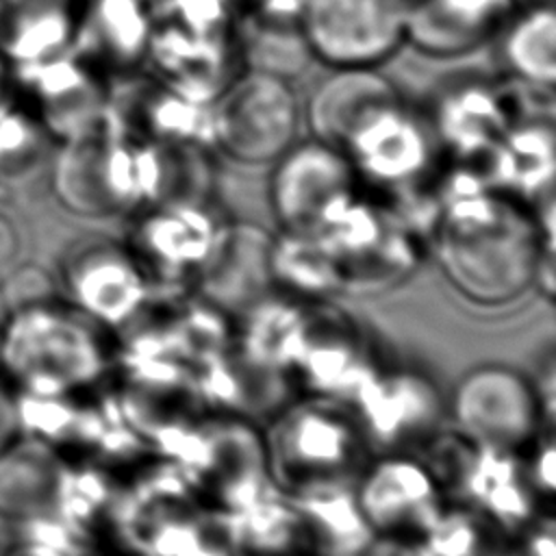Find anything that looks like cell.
<instances>
[{"label":"cell","mask_w":556,"mask_h":556,"mask_svg":"<svg viewBox=\"0 0 556 556\" xmlns=\"http://www.w3.org/2000/svg\"><path fill=\"white\" fill-rule=\"evenodd\" d=\"M430 243L458 300L484 313L510 308L534 289L539 256H554V195L534 208L495 189L454 198Z\"/></svg>","instance_id":"1"},{"label":"cell","mask_w":556,"mask_h":556,"mask_svg":"<svg viewBox=\"0 0 556 556\" xmlns=\"http://www.w3.org/2000/svg\"><path fill=\"white\" fill-rule=\"evenodd\" d=\"M109 337L76 306L35 302L0 324V367L26 395H74L113 367Z\"/></svg>","instance_id":"2"},{"label":"cell","mask_w":556,"mask_h":556,"mask_svg":"<svg viewBox=\"0 0 556 556\" xmlns=\"http://www.w3.org/2000/svg\"><path fill=\"white\" fill-rule=\"evenodd\" d=\"M267 471L285 497L354 486L374 450L345 402L295 395L263 428Z\"/></svg>","instance_id":"3"},{"label":"cell","mask_w":556,"mask_h":556,"mask_svg":"<svg viewBox=\"0 0 556 556\" xmlns=\"http://www.w3.org/2000/svg\"><path fill=\"white\" fill-rule=\"evenodd\" d=\"M195 506L226 521L276 489L269 480L261 426L213 413L193 424L172 454Z\"/></svg>","instance_id":"4"},{"label":"cell","mask_w":556,"mask_h":556,"mask_svg":"<svg viewBox=\"0 0 556 556\" xmlns=\"http://www.w3.org/2000/svg\"><path fill=\"white\" fill-rule=\"evenodd\" d=\"M52 185L59 202L80 217L139 213L135 139L109 100L63 141Z\"/></svg>","instance_id":"5"},{"label":"cell","mask_w":556,"mask_h":556,"mask_svg":"<svg viewBox=\"0 0 556 556\" xmlns=\"http://www.w3.org/2000/svg\"><path fill=\"white\" fill-rule=\"evenodd\" d=\"M213 150L239 165L274 163L298 141L300 102L291 80L239 72L208 104Z\"/></svg>","instance_id":"6"},{"label":"cell","mask_w":556,"mask_h":556,"mask_svg":"<svg viewBox=\"0 0 556 556\" xmlns=\"http://www.w3.org/2000/svg\"><path fill=\"white\" fill-rule=\"evenodd\" d=\"M450 426L476 445L523 454L547 421L534 380L506 363H480L467 369L445 404Z\"/></svg>","instance_id":"7"},{"label":"cell","mask_w":556,"mask_h":556,"mask_svg":"<svg viewBox=\"0 0 556 556\" xmlns=\"http://www.w3.org/2000/svg\"><path fill=\"white\" fill-rule=\"evenodd\" d=\"M382 367L365 328L330 300L308 302L282 374L293 395L350 402Z\"/></svg>","instance_id":"8"},{"label":"cell","mask_w":556,"mask_h":556,"mask_svg":"<svg viewBox=\"0 0 556 556\" xmlns=\"http://www.w3.org/2000/svg\"><path fill=\"white\" fill-rule=\"evenodd\" d=\"M358 176L348 156L326 141H295L274 163L267 200L278 232L319 235L356 198Z\"/></svg>","instance_id":"9"},{"label":"cell","mask_w":556,"mask_h":556,"mask_svg":"<svg viewBox=\"0 0 556 556\" xmlns=\"http://www.w3.org/2000/svg\"><path fill=\"white\" fill-rule=\"evenodd\" d=\"M337 263L343 293H378L408 278L419 261L421 241L382 204L361 195L319 235Z\"/></svg>","instance_id":"10"},{"label":"cell","mask_w":556,"mask_h":556,"mask_svg":"<svg viewBox=\"0 0 556 556\" xmlns=\"http://www.w3.org/2000/svg\"><path fill=\"white\" fill-rule=\"evenodd\" d=\"M408 0H306L300 28L330 70L380 67L406 46Z\"/></svg>","instance_id":"11"},{"label":"cell","mask_w":556,"mask_h":556,"mask_svg":"<svg viewBox=\"0 0 556 556\" xmlns=\"http://www.w3.org/2000/svg\"><path fill=\"white\" fill-rule=\"evenodd\" d=\"M224 222L208 200L156 204L132 215L124 245L154 287L189 291Z\"/></svg>","instance_id":"12"},{"label":"cell","mask_w":556,"mask_h":556,"mask_svg":"<svg viewBox=\"0 0 556 556\" xmlns=\"http://www.w3.org/2000/svg\"><path fill=\"white\" fill-rule=\"evenodd\" d=\"M374 454L419 452L445 424V402L421 371L382 365L348 402Z\"/></svg>","instance_id":"13"},{"label":"cell","mask_w":556,"mask_h":556,"mask_svg":"<svg viewBox=\"0 0 556 556\" xmlns=\"http://www.w3.org/2000/svg\"><path fill=\"white\" fill-rule=\"evenodd\" d=\"M354 497L374 536L424 541L447 504L417 452L374 454L354 484Z\"/></svg>","instance_id":"14"},{"label":"cell","mask_w":556,"mask_h":556,"mask_svg":"<svg viewBox=\"0 0 556 556\" xmlns=\"http://www.w3.org/2000/svg\"><path fill=\"white\" fill-rule=\"evenodd\" d=\"M358 178L400 191L421 182L434 167L437 137L424 117L393 102L369 115L341 146Z\"/></svg>","instance_id":"15"},{"label":"cell","mask_w":556,"mask_h":556,"mask_svg":"<svg viewBox=\"0 0 556 556\" xmlns=\"http://www.w3.org/2000/svg\"><path fill=\"white\" fill-rule=\"evenodd\" d=\"M72 306L111 332L126 326L152 298L154 285L124 243L96 241L72 254L65 267Z\"/></svg>","instance_id":"16"},{"label":"cell","mask_w":556,"mask_h":556,"mask_svg":"<svg viewBox=\"0 0 556 556\" xmlns=\"http://www.w3.org/2000/svg\"><path fill=\"white\" fill-rule=\"evenodd\" d=\"M271 241L274 235L252 222L226 219L189 293L237 321L252 304L274 291Z\"/></svg>","instance_id":"17"},{"label":"cell","mask_w":556,"mask_h":556,"mask_svg":"<svg viewBox=\"0 0 556 556\" xmlns=\"http://www.w3.org/2000/svg\"><path fill=\"white\" fill-rule=\"evenodd\" d=\"M243 63L237 35L202 37L174 24L154 22L146 63L152 76L182 98L208 106L239 74L232 65Z\"/></svg>","instance_id":"18"},{"label":"cell","mask_w":556,"mask_h":556,"mask_svg":"<svg viewBox=\"0 0 556 556\" xmlns=\"http://www.w3.org/2000/svg\"><path fill=\"white\" fill-rule=\"evenodd\" d=\"M513 0H408L406 46L428 59H460L491 41Z\"/></svg>","instance_id":"19"},{"label":"cell","mask_w":556,"mask_h":556,"mask_svg":"<svg viewBox=\"0 0 556 556\" xmlns=\"http://www.w3.org/2000/svg\"><path fill=\"white\" fill-rule=\"evenodd\" d=\"M109 102L135 137L213 150L208 106L182 98L154 76H124L122 89L109 96Z\"/></svg>","instance_id":"20"},{"label":"cell","mask_w":556,"mask_h":556,"mask_svg":"<svg viewBox=\"0 0 556 556\" xmlns=\"http://www.w3.org/2000/svg\"><path fill=\"white\" fill-rule=\"evenodd\" d=\"M400 100V89L378 67L332 70L311 93L304 117L315 139L341 150L369 115Z\"/></svg>","instance_id":"21"},{"label":"cell","mask_w":556,"mask_h":556,"mask_svg":"<svg viewBox=\"0 0 556 556\" xmlns=\"http://www.w3.org/2000/svg\"><path fill=\"white\" fill-rule=\"evenodd\" d=\"M515 124L506 87L489 80H463L450 87L434 106L430 126L437 141L467 161L504 137Z\"/></svg>","instance_id":"22"},{"label":"cell","mask_w":556,"mask_h":556,"mask_svg":"<svg viewBox=\"0 0 556 556\" xmlns=\"http://www.w3.org/2000/svg\"><path fill=\"white\" fill-rule=\"evenodd\" d=\"M30 87L39 100L41 117L63 141L87 126L106 104L109 91L96 78L91 65L67 52L26 65Z\"/></svg>","instance_id":"23"},{"label":"cell","mask_w":556,"mask_h":556,"mask_svg":"<svg viewBox=\"0 0 556 556\" xmlns=\"http://www.w3.org/2000/svg\"><path fill=\"white\" fill-rule=\"evenodd\" d=\"M152 28L150 4L141 0H87L76 39L87 41L89 59L128 76L146 63Z\"/></svg>","instance_id":"24"},{"label":"cell","mask_w":556,"mask_h":556,"mask_svg":"<svg viewBox=\"0 0 556 556\" xmlns=\"http://www.w3.org/2000/svg\"><path fill=\"white\" fill-rule=\"evenodd\" d=\"M78 0H0V50L22 67L48 61L74 46Z\"/></svg>","instance_id":"25"},{"label":"cell","mask_w":556,"mask_h":556,"mask_svg":"<svg viewBox=\"0 0 556 556\" xmlns=\"http://www.w3.org/2000/svg\"><path fill=\"white\" fill-rule=\"evenodd\" d=\"M67 469L39 439L15 441L0 454V513L17 519H43L59 508Z\"/></svg>","instance_id":"26"},{"label":"cell","mask_w":556,"mask_h":556,"mask_svg":"<svg viewBox=\"0 0 556 556\" xmlns=\"http://www.w3.org/2000/svg\"><path fill=\"white\" fill-rule=\"evenodd\" d=\"M504 70L521 83L554 87L556 83V11L554 2L515 9L500 28Z\"/></svg>","instance_id":"27"},{"label":"cell","mask_w":556,"mask_h":556,"mask_svg":"<svg viewBox=\"0 0 556 556\" xmlns=\"http://www.w3.org/2000/svg\"><path fill=\"white\" fill-rule=\"evenodd\" d=\"M302 519L315 556H363L374 534L363 519L354 486L289 497Z\"/></svg>","instance_id":"28"},{"label":"cell","mask_w":556,"mask_h":556,"mask_svg":"<svg viewBox=\"0 0 556 556\" xmlns=\"http://www.w3.org/2000/svg\"><path fill=\"white\" fill-rule=\"evenodd\" d=\"M222 523L235 556L313 554L293 502L278 491Z\"/></svg>","instance_id":"29"},{"label":"cell","mask_w":556,"mask_h":556,"mask_svg":"<svg viewBox=\"0 0 556 556\" xmlns=\"http://www.w3.org/2000/svg\"><path fill=\"white\" fill-rule=\"evenodd\" d=\"M269 274L274 291L295 300L321 302L343 293L334 258L313 235L276 232L269 252Z\"/></svg>","instance_id":"30"},{"label":"cell","mask_w":556,"mask_h":556,"mask_svg":"<svg viewBox=\"0 0 556 556\" xmlns=\"http://www.w3.org/2000/svg\"><path fill=\"white\" fill-rule=\"evenodd\" d=\"M237 43L248 70L280 78H295L313 61L300 24L263 20L252 13L237 15Z\"/></svg>","instance_id":"31"},{"label":"cell","mask_w":556,"mask_h":556,"mask_svg":"<svg viewBox=\"0 0 556 556\" xmlns=\"http://www.w3.org/2000/svg\"><path fill=\"white\" fill-rule=\"evenodd\" d=\"M424 543L430 556H502L510 536L478 508L447 502Z\"/></svg>","instance_id":"32"},{"label":"cell","mask_w":556,"mask_h":556,"mask_svg":"<svg viewBox=\"0 0 556 556\" xmlns=\"http://www.w3.org/2000/svg\"><path fill=\"white\" fill-rule=\"evenodd\" d=\"M152 20L174 24L202 37H235V0H154Z\"/></svg>","instance_id":"33"},{"label":"cell","mask_w":556,"mask_h":556,"mask_svg":"<svg viewBox=\"0 0 556 556\" xmlns=\"http://www.w3.org/2000/svg\"><path fill=\"white\" fill-rule=\"evenodd\" d=\"M248 11L263 20L285 22V24H300L302 11L306 0H248Z\"/></svg>","instance_id":"34"},{"label":"cell","mask_w":556,"mask_h":556,"mask_svg":"<svg viewBox=\"0 0 556 556\" xmlns=\"http://www.w3.org/2000/svg\"><path fill=\"white\" fill-rule=\"evenodd\" d=\"M22 434L17 400L9 393V389L0 382V454L13 445Z\"/></svg>","instance_id":"35"},{"label":"cell","mask_w":556,"mask_h":556,"mask_svg":"<svg viewBox=\"0 0 556 556\" xmlns=\"http://www.w3.org/2000/svg\"><path fill=\"white\" fill-rule=\"evenodd\" d=\"M363 556H430L424 541L374 536Z\"/></svg>","instance_id":"36"},{"label":"cell","mask_w":556,"mask_h":556,"mask_svg":"<svg viewBox=\"0 0 556 556\" xmlns=\"http://www.w3.org/2000/svg\"><path fill=\"white\" fill-rule=\"evenodd\" d=\"M15 245H17L15 230H13V226L0 215V265H2L4 261H9V256H13Z\"/></svg>","instance_id":"37"},{"label":"cell","mask_w":556,"mask_h":556,"mask_svg":"<svg viewBox=\"0 0 556 556\" xmlns=\"http://www.w3.org/2000/svg\"><path fill=\"white\" fill-rule=\"evenodd\" d=\"M17 556H72L67 552H61L56 547H48V545H39V543H30L24 552H20Z\"/></svg>","instance_id":"38"},{"label":"cell","mask_w":556,"mask_h":556,"mask_svg":"<svg viewBox=\"0 0 556 556\" xmlns=\"http://www.w3.org/2000/svg\"><path fill=\"white\" fill-rule=\"evenodd\" d=\"M541 2H552V0H513V7H528V4H541Z\"/></svg>","instance_id":"39"},{"label":"cell","mask_w":556,"mask_h":556,"mask_svg":"<svg viewBox=\"0 0 556 556\" xmlns=\"http://www.w3.org/2000/svg\"><path fill=\"white\" fill-rule=\"evenodd\" d=\"M141 2H146V4H152V2H154V0H141Z\"/></svg>","instance_id":"40"},{"label":"cell","mask_w":556,"mask_h":556,"mask_svg":"<svg viewBox=\"0 0 556 556\" xmlns=\"http://www.w3.org/2000/svg\"><path fill=\"white\" fill-rule=\"evenodd\" d=\"M300 556H315V554H300Z\"/></svg>","instance_id":"41"}]
</instances>
